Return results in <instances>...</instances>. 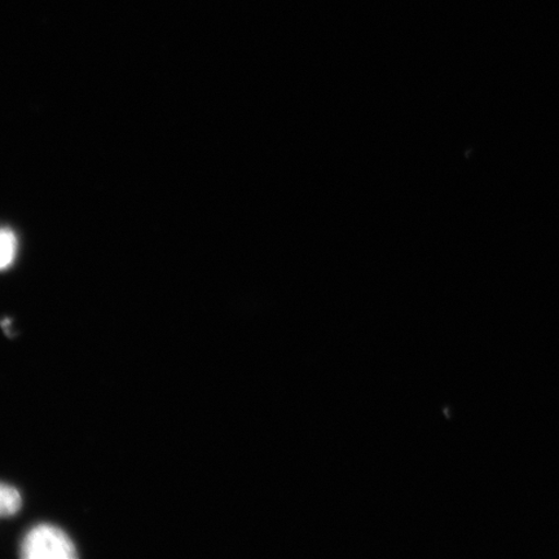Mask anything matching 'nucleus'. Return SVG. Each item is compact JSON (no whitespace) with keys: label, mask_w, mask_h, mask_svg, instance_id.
<instances>
[{"label":"nucleus","mask_w":559,"mask_h":559,"mask_svg":"<svg viewBox=\"0 0 559 559\" xmlns=\"http://www.w3.org/2000/svg\"><path fill=\"white\" fill-rule=\"evenodd\" d=\"M20 556L26 559H72L75 545L64 531L52 524H39L27 533L21 543Z\"/></svg>","instance_id":"1"},{"label":"nucleus","mask_w":559,"mask_h":559,"mask_svg":"<svg viewBox=\"0 0 559 559\" xmlns=\"http://www.w3.org/2000/svg\"><path fill=\"white\" fill-rule=\"evenodd\" d=\"M17 254V237L11 229H0V271L9 269Z\"/></svg>","instance_id":"2"},{"label":"nucleus","mask_w":559,"mask_h":559,"mask_svg":"<svg viewBox=\"0 0 559 559\" xmlns=\"http://www.w3.org/2000/svg\"><path fill=\"white\" fill-rule=\"evenodd\" d=\"M23 500L15 487L0 484V516L15 515L21 509Z\"/></svg>","instance_id":"3"}]
</instances>
